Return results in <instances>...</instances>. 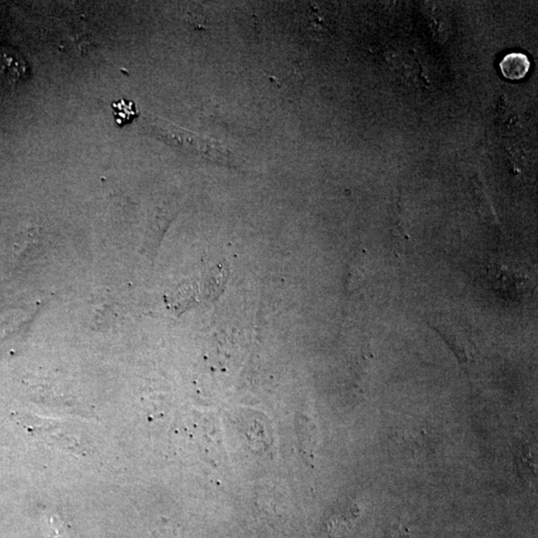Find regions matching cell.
<instances>
[{
    "label": "cell",
    "instance_id": "7",
    "mask_svg": "<svg viewBox=\"0 0 538 538\" xmlns=\"http://www.w3.org/2000/svg\"><path fill=\"white\" fill-rule=\"evenodd\" d=\"M385 538H410V532L404 525H395L389 528Z\"/></svg>",
    "mask_w": 538,
    "mask_h": 538
},
{
    "label": "cell",
    "instance_id": "2",
    "mask_svg": "<svg viewBox=\"0 0 538 538\" xmlns=\"http://www.w3.org/2000/svg\"><path fill=\"white\" fill-rule=\"evenodd\" d=\"M488 271L495 292L507 300H518L532 288L530 277L507 265L493 264Z\"/></svg>",
    "mask_w": 538,
    "mask_h": 538
},
{
    "label": "cell",
    "instance_id": "5",
    "mask_svg": "<svg viewBox=\"0 0 538 538\" xmlns=\"http://www.w3.org/2000/svg\"><path fill=\"white\" fill-rule=\"evenodd\" d=\"M112 107L115 119L120 126L125 125L131 120L138 116L135 103L133 101L121 100L119 102L113 103Z\"/></svg>",
    "mask_w": 538,
    "mask_h": 538
},
{
    "label": "cell",
    "instance_id": "6",
    "mask_svg": "<svg viewBox=\"0 0 538 538\" xmlns=\"http://www.w3.org/2000/svg\"><path fill=\"white\" fill-rule=\"evenodd\" d=\"M516 460H518L519 465H521L519 467H525L528 471V469H530V472H532V474H535V464H533L535 459H533L532 451H530L526 446H523V448H521V446H518V452H516Z\"/></svg>",
    "mask_w": 538,
    "mask_h": 538
},
{
    "label": "cell",
    "instance_id": "4",
    "mask_svg": "<svg viewBox=\"0 0 538 538\" xmlns=\"http://www.w3.org/2000/svg\"><path fill=\"white\" fill-rule=\"evenodd\" d=\"M502 76L509 80H521L525 78L530 69V61L525 54L512 52L507 54L500 63Z\"/></svg>",
    "mask_w": 538,
    "mask_h": 538
},
{
    "label": "cell",
    "instance_id": "3",
    "mask_svg": "<svg viewBox=\"0 0 538 538\" xmlns=\"http://www.w3.org/2000/svg\"><path fill=\"white\" fill-rule=\"evenodd\" d=\"M27 59L13 47L0 43V75L9 81L18 83L29 76Z\"/></svg>",
    "mask_w": 538,
    "mask_h": 538
},
{
    "label": "cell",
    "instance_id": "1",
    "mask_svg": "<svg viewBox=\"0 0 538 538\" xmlns=\"http://www.w3.org/2000/svg\"><path fill=\"white\" fill-rule=\"evenodd\" d=\"M154 127L163 136V138L166 139L167 142L178 146L180 149L196 154L197 156L206 157V158L220 162L227 161L230 157V152L225 150L218 142L199 137L168 122L158 120L157 123L154 124Z\"/></svg>",
    "mask_w": 538,
    "mask_h": 538
}]
</instances>
